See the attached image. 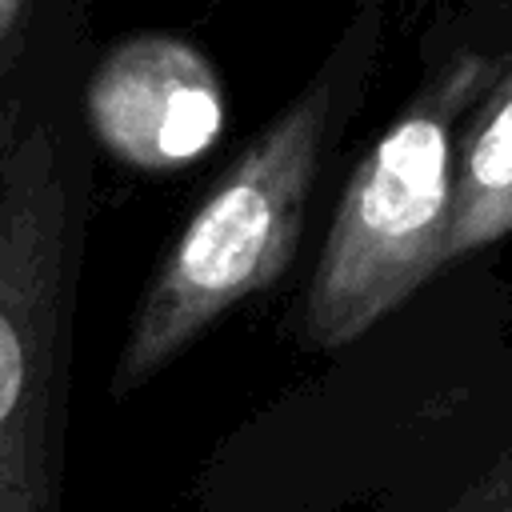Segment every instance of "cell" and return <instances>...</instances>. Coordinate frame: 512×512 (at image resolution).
I'll return each instance as SVG.
<instances>
[{"instance_id": "1", "label": "cell", "mask_w": 512, "mask_h": 512, "mask_svg": "<svg viewBox=\"0 0 512 512\" xmlns=\"http://www.w3.org/2000/svg\"><path fill=\"white\" fill-rule=\"evenodd\" d=\"M496 76L488 56H452L360 160L304 300L312 348L360 340L448 260L456 124Z\"/></svg>"}, {"instance_id": "2", "label": "cell", "mask_w": 512, "mask_h": 512, "mask_svg": "<svg viewBox=\"0 0 512 512\" xmlns=\"http://www.w3.org/2000/svg\"><path fill=\"white\" fill-rule=\"evenodd\" d=\"M328 104V80L312 84L240 152L212 196L196 208L132 316L112 368L116 400L148 384L212 320L268 288L292 264Z\"/></svg>"}, {"instance_id": "3", "label": "cell", "mask_w": 512, "mask_h": 512, "mask_svg": "<svg viewBox=\"0 0 512 512\" xmlns=\"http://www.w3.org/2000/svg\"><path fill=\"white\" fill-rule=\"evenodd\" d=\"M64 184L44 132L0 188V512H64Z\"/></svg>"}, {"instance_id": "4", "label": "cell", "mask_w": 512, "mask_h": 512, "mask_svg": "<svg viewBox=\"0 0 512 512\" xmlns=\"http://www.w3.org/2000/svg\"><path fill=\"white\" fill-rule=\"evenodd\" d=\"M88 116L108 152L136 168H180L224 124V92L208 60L176 36H136L104 56L88 84Z\"/></svg>"}, {"instance_id": "5", "label": "cell", "mask_w": 512, "mask_h": 512, "mask_svg": "<svg viewBox=\"0 0 512 512\" xmlns=\"http://www.w3.org/2000/svg\"><path fill=\"white\" fill-rule=\"evenodd\" d=\"M512 232V68L492 80L456 148L448 260Z\"/></svg>"}, {"instance_id": "6", "label": "cell", "mask_w": 512, "mask_h": 512, "mask_svg": "<svg viewBox=\"0 0 512 512\" xmlns=\"http://www.w3.org/2000/svg\"><path fill=\"white\" fill-rule=\"evenodd\" d=\"M492 476H436V480H416L384 500L372 504V512H472L484 484Z\"/></svg>"}, {"instance_id": "7", "label": "cell", "mask_w": 512, "mask_h": 512, "mask_svg": "<svg viewBox=\"0 0 512 512\" xmlns=\"http://www.w3.org/2000/svg\"><path fill=\"white\" fill-rule=\"evenodd\" d=\"M472 512H512V464H504L488 480V488L480 492V500H476Z\"/></svg>"}, {"instance_id": "8", "label": "cell", "mask_w": 512, "mask_h": 512, "mask_svg": "<svg viewBox=\"0 0 512 512\" xmlns=\"http://www.w3.org/2000/svg\"><path fill=\"white\" fill-rule=\"evenodd\" d=\"M20 4H24V0H0V36H4L8 28H12V20H16Z\"/></svg>"}]
</instances>
